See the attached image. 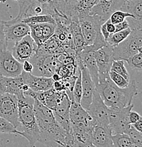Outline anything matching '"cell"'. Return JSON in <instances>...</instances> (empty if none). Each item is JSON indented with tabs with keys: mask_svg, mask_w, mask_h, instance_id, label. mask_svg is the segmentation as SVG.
Instances as JSON below:
<instances>
[{
	"mask_svg": "<svg viewBox=\"0 0 142 147\" xmlns=\"http://www.w3.org/2000/svg\"><path fill=\"white\" fill-rule=\"evenodd\" d=\"M128 135L132 139V143L137 144L139 146L142 147V134L139 132L138 131L135 129L133 127H131L130 129H129V132H128Z\"/></svg>",
	"mask_w": 142,
	"mask_h": 147,
	"instance_id": "cell-38",
	"label": "cell"
},
{
	"mask_svg": "<svg viewBox=\"0 0 142 147\" xmlns=\"http://www.w3.org/2000/svg\"><path fill=\"white\" fill-rule=\"evenodd\" d=\"M7 0H0V2L1 3H5Z\"/></svg>",
	"mask_w": 142,
	"mask_h": 147,
	"instance_id": "cell-53",
	"label": "cell"
},
{
	"mask_svg": "<svg viewBox=\"0 0 142 147\" xmlns=\"http://www.w3.org/2000/svg\"><path fill=\"white\" fill-rule=\"evenodd\" d=\"M134 105L122 108H108L109 126L114 134H128L132 125L129 123V115Z\"/></svg>",
	"mask_w": 142,
	"mask_h": 147,
	"instance_id": "cell-7",
	"label": "cell"
},
{
	"mask_svg": "<svg viewBox=\"0 0 142 147\" xmlns=\"http://www.w3.org/2000/svg\"><path fill=\"white\" fill-rule=\"evenodd\" d=\"M108 74H109V76L111 80H112V82H113L116 86L120 87V88H126V87H127L128 86H129V82H130L127 80L125 78H124L122 76H121V75L119 74L112 71H110Z\"/></svg>",
	"mask_w": 142,
	"mask_h": 147,
	"instance_id": "cell-36",
	"label": "cell"
},
{
	"mask_svg": "<svg viewBox=\"0 0 142 147\" xmlns=\"http://www.w3.org/2000/svg\"><path fill=\"white\" fill-rule=\"evenodd\" d=\"M53 88L56 91H65V90H66L65 83H64L62 79L60 81H58V82H54Z\"/></svg>",
	"mask_w": 142,
	"mask_h": 147,
	"instance_id": "cell-41",
	"label": "cell"
},
{
	"mask_svg": "<svg viewBox=\"0 0 142 147\" xmlns=\"http://www.w3.org/2000/svg\"><path fill=\"white\" fill-rule=\"evenodd\" d=\"M30 26V36L33 38L37 47H40L43 44L42 40V24H28Z\"/></svg>",
	"mask_w": 142,
	"mask_h": 147,
	"instance_id": "cell-30",
	"label": "cell"
},
{
	"mask_svg": "<svg viewBox=\"0 0 142 147\" xmlns=\"http://www.w3.org/2000/svg\"><path fill=\"white\" fill-rule=\"evenodd\" d=\"M95 57L99 74L108 73L110 71L111 66L114 61L113 47L108 44L95 53Z\"/></svg>",
	"mask_w": 142,
	"mask_h": 147,
	"instance_id": "cell-20",
	"label": "cell"
},
{
	"mask_svg": "<svg viewBox=\"0 0 142 147\" xmlns=\"http://www.w3.org/2000/svg\"><path fill=\"white\" fill-rule=\"evenodd\" d=\"M33 99V110L40 130L39 142L49 147L74 146L72 132H68L59 125L52 110L37 99Z\"/></svg>",
	"mask_w": 142,
	"mask_h": 147,
	"instance_id": "cell-1",
	"label": "cell"
},
{
	"mask_svg": "<svg viewBox=\"0 0 142 147\" xmlns=\"http://www.w3.org/2000/svg\"><path fill=\"white\" fill-rule=\"evenodd\" d=\"M96 52V50L91 45H86L82 50V51L77 55L83 66L86 67L87 69L89 71L95 86L97 85L98 83L99 76L98 68L96 57H95Z\"/></svg>",
	"mask_w": 142,
	"mask_h": 147,
	"instance_id": "cell-17",
	"label": "cell"
},
{
	"mask_svg": "<svg viewBox=\"0 0 142 147\" xmlns=\"http://www.w3.org/2000/svg\"><path fill=\"white\" fill-rule=\"evenodd\" d=\"M126 1L127 0H113V2L112 4V11L113 12L114 11L120 10L122 6Z\"/></svg>",
	"mask_w": 142,
	"mask_h": 147,
	"instance_id": "cell-44",
	"label": "cell"
},
{
	"mask_svg": "<svg viewBox=\"0 0 142 147\" xmlns=\"http://www.w3.org/2000/svg\"><path fill=\"white\" fill-rule=\"evenodd\" d=\"M19 12L16 17L11 19L13 22L21 21L24 18L35 15L50 14L53 17L65 16V0H19Z\"/></svg>",
	"mask_w": 142,
	"mask_h": 147,
	"instance_id": "cell-3",
	"label": "cell"
},
{
	"mask_svg": "<svg viewBox=\"0 0 142 147\" xmlns=\"http://www.w3.org/2000/svg\"><path fill=\"white\" fill-rule=\"evenodd\" d=\"M141 118V116L138 113L131 110L129 115V123H130L131 125L137 122V121L139 120Z\"/></svg>",
	"mask_w": 142,
	"mask_h": 147,
	"instance_id": "cell-40",
	"label": "cell"
},
{
	"mask_svg": "<svg viewBox=\"0 0 142 147\" xmlns=\"http://www.w3.org/2000/svg\"><path fill=\"white\" fill-rule=\"evenodd\" d=\"M79 23L85 45H90L94 42L97 34L100 31V26L105 21L100 16L88 13L79 16Z\"/></svg>",
	"mask_w": 142,
	"mask_h": 147,
	"instance_id": "cell-9",
	"label": "cell"
},
{
	"mask_svg": "<svg viewBox=\"0 0 142 147\" xmlns=\"http://www.w3.org/2000/svg\"><path fill=\"white\" fill-rule=\"evenodd\" d=\"M21 21L27 24H45V23L55 24V21L53 16L50 14L35 15V16H28V17L23 18Z\"/></svg>",
	"mask_w": 142,
	"mask_h": 147,
	"instance_id": "cell-28",
	"label": "cell"
},
{
	"mask_svg": "<svg viewBox=\"0 0 142 147\" xmlns=\"http://www.w3.org/2000/svg\"><path fill=\"white\" fill-rule=\"evenodd\" d=\"M86 147H98V146H95V145H94V144H91V145H89V146H86Z\"/></svg>",
	"mask_w": 142,
	"mask_h": 147,
	"instance_id": "cell-52",
	"label": "cell"
},
{
	"mask_svg": "<svg viewBox=\"0 0 142 147\" xmlns=\"http://www.w3.org/2000/svg\"><path fill=\"white\" fill-rule=\"evenodd\" d=\"M105 26H106V29L108 31V33L110 34H112L115 32V26H114V24L110 22V19H108V21H105Z\"/></svg>",
	"mask_w": 142,
	"mask_h": 147,
	"instance_id": "cell-46",
	"label": "cell"
},
{
	"mask_svg": "<svg viewBox=\"0 0 142 147\" xmlns=\"http://www.w3.org/2000/svg\"><path fill=\"white\" fill-rule=\"evenodd\" d=\"M112 147H131L132 142L127 134H114L112 136Z\"/></svg>",
	"mask_w": 142,
	"mask_h": 147,
	"instance_id": "cell-29",
	"label": "cell"
},
{
	"mask_svg": "<svg viewBox=\"0 0 142 147\" xmlns=\"http://www.w3.org/2000/svg\"><path fill=\"white\" fill-rule=\"evenodd\" d=\"M114 26H115V32H118L121 31V30H125V29L129 28V25L128 21H127V20H125L122 22L114 24Z\"/></svg>",
	"mask_w": 142,
	"mask_h": 147,
	"instance_id": "cell-42",
	"label": "cell"
},
{
	"mask_svg": "<svg viewBox=\"0 0 142 147\" xmlns=\"http://www.w3.org/2000/svg\"><path fill=\"white\" fill-rule=\"evenodd\" d=\"M21 76L25 84L28 85L29 88L35 92L45 91L53 88L54 81L51 77L36 76L24 71L21 73Z\"/></svg>",
	"mask_w": 142,
	"mask_h": 147,
	"instance_id": "cell-19",
	"label": "cell"
},
{
	"mask_svg": "<svg viewBox=\"0 0 142 147\" xmlns=\"http://www.w3.org/2000/svg\"><path fill=\"white\" fill-rule=\"evenodd\" d=\"M25 84L22 76L16 77H5L6 93H11L17 96L18 99L25 96L22 91V86Z\"/></svg>",
	"mask_w": 142,
	"mask_h": 147,
	"instance_id": "cell-23",
	"label": "cell"
},
{
	"mask_svg": "<svg viewBox=\"0 0 142 147\" xmlns=\"http://www.w3.org/2000/svg\"><path fill=\"white\" fill-rule=\"evenodd\" d=\"M128 17L133 18L134 16L131 13H127V12L122 11L121 10H116L111 13L109 19L111 23H112L113 24H117L122 22Z\"/></svg>",
	"mask_w": 142,
	"mask_h": 147,
	"instance_id": "cell-34",
	"label": "cell"
},
{
	"mask_svg": "<svg viewBox=\"0 0 142 147\" xmlns=\"http://www.w3.org/2000/svg\"><path fill=\"white\" fill-rule=\"evenodd\" d=\"M71 100L67 93L64 94L61 100L52 110L55 118L59 125L68 132H71V121L69 119V109Z\"/></svg>",
	"mask_w": 142,
	"mask_h": 147,
	"instance_id": "cell-14",
	"label": "cell"
},
{
	"mask_svg": "<svg viewBox=\"0 0 142 147\" xmlns=\"http://www.w3.org/2000/svg\"><path fill=\"white\" fill-rule=\"evenodd\" d=\"M113 0H100L99 2L91 9L89 14L96 15L101 18L103 21H108L112 11V4Z\"/></svg>",
	"mask_w": 142,
	"mask_h": 147,
	"instance_id": "cell-24",
	"label": "cell"
},
{
	"mask_svg": "<svg viewBox=\"0 0 142 147\" xmlns=\"http://www.w3.org/2000/svg\"><path fill=\"white\" fill-rule=\"evenodd\" d=\"M0 117L10 122L16 129L20 127L17 96L9 93L0 96Z\"/></svg>",
	"mask_w": 142,
	"mask_h": 147,
	"instance_id": "cell-8",
	"label": "cell"
},
{
	"mask_svg": "<svg viewBox=\"0 0 142 147\" xmlns=\"http://www.w3.org/2000/svg\"><path fill=\"white\" fill-rule=\"evenodd\" d=\"M128 65L134 71H142V54L137 53L126 60Z\"/></svg>",
	"mask_w": 142,
	"mask_h": 147,
	"instance_id": "cell-33",
	"label": "cell"
},
{
	"mask_svg": "<svg viewBox=\"0 0 142 147\" xmlns=\"http://www.w3.org/2000/svg\"><path fill=\"white\" fill-rule=\"evenodd\" d=\"M69 119L71 122L84 121L89 122L92 118L88 114V111L81 105L80 103L71 100L69 109Z\"/></svg>",
	"mask_w": 142,
	"mask_h": 147,
	"instance_id": "cell-25",
	"label": "cell"
},
{
	"mask_svg": "<svg viewBox=\"0 0 142 147\" xmlns=\"http://www.w3.org/2000/svg\"><path fill=\"white\" fill-rule=\"evenodd\" d=\"M4 93H6L5 76L0 74V96Z\"/></svg>",
	"mask_w": 142,
	"mask_h": 147,
	"instance_id": "cell-45",
	"label": "cell"
},
{
	"mask_svg": "<svg viewBox=\"0 0 142 147\" xmlns=\"http://www.w3.org/2000/svg\"><path fill=\"white\" fill-rule=\"evenodd\" d=\"M51 78L52 79V80L54 81V82H58V81H60L61 79H62L61 76H59V74L57 72L53 74L52 76H51Z\"/></svg>",
	"mask_w": 142,
	"mask_h": 147,
	"instance_id": "cell-50",
	"label": "cell"
},
{
	"mask_svg": "<svg viewBox=\"0 0 142 147\" xmlns=\"http://www.w3.org/2000/svg\"><path fill=\"white\" fill-rule=\"evenodd\" d=\"M78 0H65V11H66L67 9L69 8V7H72L73 5L76 4ZM66 16V15H65Z\"/></svg>",
	"mask_w": 142,
	"mask_h": 147,
	"instance_id": "cell-49",
	"label": "cell"
},
{
	"mask_svg": "<svg viewBox=\"0 0 142 147\" xmlns=\"http://www.w3.org/2000/svg\"><path fill=\"white\" fill-rule=\"evenodd\" d=\"M29 61L33 66L32 74L45 77H51L62 65L57 59V55L45 54L38 50Z\"/></svg>",
	"mask_w": 142,
	"mask_h": 147,
	"instance_id": "cell-5",
	"label": "cell"
},
{
	"mask_svg": "<svg viewBox=\"0 0 142 147\" xmlns=\"http://www.w3.org/2000/svg\"><path fill=\"white\" fill-rule=\"evenodd\" d=\"M34 99L28 96H25L18 99L19 119L22 131H19V135L25 137L33 147L36 142H39L40 130L38 128L34 110Z\"/></svg>",
	"mask_w": 142,
	"mask_h": 147,
	"instance_id": "cell-4",
	"label": "cell"
},
{
	"mask_svg": "<svg viewBox=\"0 0 142 147\" xmlns=\"http://www.w3.org/2000/svg\"><path fill=\"white\" fill-rule=\"evenodd\" d=\"M132 126L137 131H138L139 132L141 133L142 134V117L139 120L137 121V122H135V123L132 124Z\"/></svg>",
	"mask_w": 142,
	"mask_h": 147,
	"instance_id": "cell-48",
	"label": "cell"
},
{
	"mask_svg": "<svg viewBox=\"0 0 142 147\" xmlns=\"http://www.w3.org/2000/svg\"><path fill=\"white\" fill-rule=\"evenodd\" d=\"M112 131L110 126L94 125L91 132L92 144L98 147H112Z\"/></svg>",
	"mask_w": 142,
	"mask_h": 147,
	"instance_id": "cell-18",
	"label": "cell"
},
{
	"mask_svg": "<svg viewBox=\"0 0 142 147\" xmlns=\"http://www.w3.org/2000/svg\"><path fill=\"white\" fill-rule=\"evenodd\" d=\"M4 33H5L6 40L8 43L14 45L18 41L21 40L25 36L30 35V26L26 23L22 21L13 22L11 20L4 21Z\"/></svg>",
	"mask_w": 142,
	"mask_h": 147,
	"instance_id": "cell-13",
	"label": "cell"
},
{
	"mask_svg": "<svg viewBox=\"0 0 142 147\" xmlns=\"http://www.w3.org/2000/svg\"><path fill=\"white\" fill-rule=\"evenodd\" d=\"M100 33H101V34L103 35V38H104V39L106 40L107 42V40L108 39V38H109L110 36V33H108V31L106 29V26H105V22L104 24H103L101 25V26H100Z\"/></svg>",
	"mask_w": 142,
	"mask_h": 147,
	"instance_id": "cell-47",
	"label": "cell"
},
{
	"mask_svg": "<svg viewBox=\"0 0 142 147\" xmlns=\"http://www.w3.org/2000/svg\"><path fill=\"white\" fill-rule=\"evenodd\" d=\"M100 0H78L74 5L66 9L65 15L71 21H79V16L88 14L91 9Z\"/></svg>",
	"mask_w": 142,
	"mask_h": 147,
	"instance_id": "cell-21",
	"label": "cell"
},
{
	"mask_svg": "<svg viewBox=\"0 0 142 147\" xmlns=\"http://www.w3.org/2000/svg\"><path fill=\"white\" fill-rule=\"evenodd\" d=\"M8 49V43L7 42L4 33V21L0 20V51Z\"/></svg>",
	"mask_w": 142,
	"mask_h": 147,
	"instance_id": "cell-39",
	"label": "cell"
},
{
	"mask_svg": "<svg viewBox=\"0 0 142 147\" xmlns=\"http://www.w3.org/2000/svg\"><path fill=\"white\" fill-rule=\"evenodd\" d=\"M138 53H141V54H142V46L138 49Z\"/></svg>",
	"mask_w": 142,
	"mask_h": 147,
	"instance_id": "cell-51",
	"label": "cell"
},
{
	"mask_svg": "<svg viewBox=\"0 0 142 147\" xmlns=\"http://www.w3.org/2000/svg\"><path fill=\"white\" fill-rule=\"evenodd\" d=\"M19 130L15 127L10 122L0 117V133L4 134H19Z\"/></svg>",
	"mask_w": 142,
	"mask_h": 147,
	"instance_id": "cell-35",
	"label": "cell"
},
{
	"mask_svg": "<svg viewBox=\"0 0 142 147\" xmlns=\"http://www.w3.org/2000/svg\"><path fill=\"white\" fill-rule=\"evenodd\" d=\"M37 45L30 35L23 38L12 47L11 53L16 60L21 64L29 61L37 50Z\"/></svg>",
	"mask_w": 142,
	"mask_h": 147,
	"instance_id": "cell-12",
	"label": "cell"
},
{
	"mask_svg": "<svg viewBox=\"0 0 142 147\" xmlns=\"http://www.w3.org/2000/svg\"><path fill=\"white\" fill-rule=\"evenodd\" d=\"M22 68L23 71L27 73H31L33 72V66L30 61H25L22 63Z\"/></svg>",
	"mask_w": 142,
	"mask_h": 147,
	"instance_id": "cell-43",
	"label": "cell"
},
{
	"mask_svg": "<svg viewBox=\"0 0 142 147\" xmlns=\"http://www.w3.org/2000/svg\"><path fill=\"white\" fill-rule=\"evenodd\" d=\"M36 50L47 55H57L64 53L62 44L55 35L45 41L42 45L37 47Z\"/></svg>",
	"mask_w": 142,
	"mask_h": 147,
	"instance_id": "cell-26",
	"label": "cell"
},
{
	"mask_svg": "<svg viewBox=\"0 0 142 147\" xmlns=\"http://www.w3.org/2000/svg\"><path fill=\"white\" fill-rule=\"evenodd\" d=\"M23 71L22 64L16 60L11 50L0 51V74L5 77H16Z\"/></svg>",
	"mask_w": 142,
	"mask_h": 147,
	"instance_id": "cell-11",
	"label": "cell"
},
{
	"mask_svg": "<svg viewBox=\"0 0 142 147\" xmlns=\"http://www.w3.org/2000/svg\"><path fill=\"white\" fill-rule=\"evenodd\" d=\"M120 10L131 13L134 16L126 18L131 30H142V0H127Z\"/></svg>",
	"mask_w": 142,
	"mask_h": 147,
	"instance_id": "cell-15",
	"label": "cell"
},
{
	"mask_svg": "<svg viewBox=\"0 0 142 147\" xmlns=\"http://www.w3.org/2000/svg\"><path fill=\"white\" fill-rule=\"evenodd\" d=\"M87 111L96 125L109 126L108 107L105 104L96 88L95 89L92 102Z\"/></svg>",
	"mask_w": 142,
	"mask_h": 147,
	"instance_id": "cell-10",
	"label": "cell"
},
{
	"mask_svg": "<svg viewBox=\"0 0 142 147\" xmlns=\"http://www.w3.org/2000/svg\"><path fill=\"white\" fill-rule=\"evenodd\" d=\"M131 32H132V30L130 29V28H128L121 30V31L114 32V33L110 35L109 38L107 40V43L112 46V47H116L125 40L127 38V36L130 34Z\"/></svg>",
	"mask_w": 142,
	"mask_h": 147,
	"instance_id": "cell-27",
	"label": "cell"
},
{
	"mask_svg": "<svg viewBox=\"0 0 142 147\" xmlns=\"http://www.w3.org/2000/svg\"><path fill=\"white\" fill-rule=\"evenodd\" d=\"M81 71V84H82V96L80 104L85 110H88L93 100V96L96 89L94 82L91 77L89 71L84 66L79 67Z\"/></svg>",
	"mask_w": 142,
	"mask_h": 147,
	"instance_id": "cell-16",
	"label": "cell"
},
{
	"mask_svg": "<svg viewBox=\"0 0 142 147\" xmlns=\"http://www.w3.org/2000/svg\"><path fill=\"white\" fill-rule=\"evenodd\" d=\"M109 73V72H108ZM108 73L98 76V83L96 88L108 108H122L132 104L134 96L138 94L135 81L129 82L126 88H120L110 78Z\"/></svg>",
	"mask_w": 142,
	"mask_h": 147,
	"instance_id": "cell-2",
	"label": "cell"
},
{
	"mask_svg": "<svg viewBox=\"0 0 142 147\" xmlns=\"http://www.w3.org/2000/svg\"><path fill=\"white\" fill-rule=\"evenodd\" d=\"M69 32L71 33V39H72L73 43H74L76 54L78 55L82 51L85 46H86L84 38L82 35L79 21H71L69 26Z\"/></svg>",
	"mask_w": 142,
	"mask_h": 147,
	"instance_id": "cell-22",
	"label": "cell"
},
{
	"mask_svg": "<svg viewBox=\"0 0 142 147\" xmlns=\"http://www.w3.org/2000/svg\"><path fill=\"white\" fill-rule=\"evenodd\" d=\"M71 147H76V146H71Z\"/></svg>",
	"mask_w": 142,
	"mask_h": 147,
	"instance_id": "cell-55",
	"label": "cell"
},
{
	"mask_svg": "<svg viewBox=\"0 0 142 147\" xmlns=\"http://www.w3.org/2000/svg\"><path fill=\"white\" fill-rule=\"evenodd\" d=\"M125 60H114L112 62V66H111L110 71H114V72L119 74L121 76H122L124 78L127 79V81L130 80V76L127 69L125 68Z\"/></svg>",
	"mask_w": 142,
	"mask_h": 147,
	"instance_id": "cell-31",
	"label": "cell"
},
{
	"mask_svg": "<svg viewBox=\"0 0 142 147\" xmlns=\"http://www.w3.org/2000/svg\"><path fill=\"white\" fill-rule=\"evenodd\" d=\"M42 40L43 43L47 40L50 38H51L55 34V24L52 23H45L42 24Z\"/></svg>",
	"mask_w": 142,
	"mask_h": 147,
	"instance_id": "cell-37",
	"label": "cell"
},
{
	"mask_svg": "<svg viewBox=\"0 0 142 147\" xmlns=\"http://www.w3.org/2000/svg\"><path fill=\"white\" fill-rule=\"evenodd\" d=\"M13 1H19V0H13Z\"/></svg>",
	"mask_w": 142,
	"mask_h": 147,
	"instance_id": "cell-54",
	"label": "cell"
},
{
	"mask_svg": "<svg viewBox=\"0 0 142 147\" xmlns=\"http://www.w3.org/2000/svg\"><path fill=\"white\" fill-rule=\"evenodd\" d=\"M82 96V84H81V71H79L78 76L76 79L74 88L72 91V100L75 102L80 103Z\"/></svg>",
	"mask_w": 142,
	"mask_h": 147,
	"instance_id": "cell-32",
	"label": "cell"
},
{
	"mask_svg": "<svg viewBox=\"0 0 142 147\" xmlns=\"http://www.w3.org/2000/svg\"><path fill=\"white\" fill-rule=\"evenodd\" d=\"M142 46V30H133L127 38L118 45L113 47L114 60L126 61L138 53V49Z\"/></svg>",
	"mask_w": 142,
	"mask_h": 147,
	"instance_id": "cell-6",
	"label": "cell"
}]
</instances>
